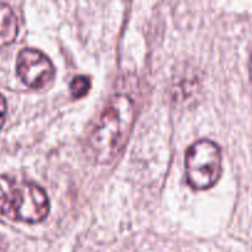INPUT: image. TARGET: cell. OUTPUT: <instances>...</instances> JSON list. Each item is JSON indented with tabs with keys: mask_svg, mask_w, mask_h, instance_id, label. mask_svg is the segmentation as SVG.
<instances>
[{
	"mask_svg": "<svg viewBox=\"0 0 252 252\" xmlns=\"http://www.w3.org/2000/svg\"><path fill=\"white\" fill-rule=\"evenodd\" d=\"M135 122V103L126 94L112 96L89 137L93 157L98 164H110L118 157Z\"/></svg>",
	"mask_w": 252,
	"mask_h": 252,
	"instance_id": "cell-1",
	"label": "cell"
},
{
	"mask_svg": "<svg viewBox=\"0 0 252 252\" xmlns=\"http://www.w3.org/2000/svg\"><path fill=\"white\" fill-rule=\"evenodd\" d=\"M48 213V196L38 185L0 175V214L15 221L39 223Z\"/></svg>",
	"mask_w": 252,
	"mask_h": 252,
	"instance_id": "cell-2",
	"label": "cell"
},
{
	"mask_svg": "<svg viewBox=\"0 0 252 252\" xmlns=\"http://www.w3.org/2000/svg\"><path fill=\"white\" fill-rule=\"evenodd\" d=\"M185 167L189 187L196 191L211 189L221 175L220 148L208 139L192 143L186 152Z\"/></svg>",
	"mask_w": 252,
	"mask_h": 252,
	"instance_id": "cell-3",
	"label": "cell"
},
{
	"mask_svg": "<svg viewBox=\"0 0 252 252\" xmlns=\"http://www.w3.org/2000/svg\"><path fill=\"white\" fill-rule=\"evenodd\" d=\"M17 75L31 89H42L54 78V66L51 59L33 48H25L17 56Z\"/></svg>",
	"mask_w": 252,
	"mask_h": 252,
	"instance_id": "cell-4",
	"label": "cell"
},
{
	"mask_svg": "<svg viewBox=\"0 0 252 252\" xmlns=\"http://www.w3.org/2000/svg\"><path fill=\"white\" fill-rule=\"evenodd\" d=\"M17 31L19 25L12 9L7 4L0 2V47L12 43Z\"/></svg>",
	"mask_w": 252,
	"mask_h": 252,
	"instance_id": "cell-5",
	"label": "cell"
},
{
	"mask_svg": "<svg viewBox=\"0 0 252 252\" xmlns=\"http://www.w3.org/2000/svg\"><path fill=\"white\" fill-rule=\"evenodd\" d=\"M89 89H90V79L85 75L75 76L70 84V93L74 98H80L85 96Z\"/></svg>",
	"mask_w": 252,
	"mask_h": 252,
	"instance_id": "cell-6",
	"label": "cell"
},
{
	"mask_svg": "<svg viewBox=\"0 0 252 252\" xmlns=\"http://www.w3.org/2000/svg\"><path fill=\"white\" fill-rule=\"evenodd\" d=\"M5 116H6V100L0 94V129L5 122Z\"/></svg>",
	"mask_w": 252,
	"mask_h": 252,
	"instance_id": "cell-7",
	"label": "cell"
},
{
	"mask_svg": "<svg viewBox=\"0 0 252 252\" xmlns=\"http://www.w3.org/2000/svg\"><path fill=\"white\" fill-rule=\"evenodd\" d=\"M0 252H6V245L1 236H0Z\"/></svg>",
	"mask_w": 252,
	"mask_h": 252,
	"instance_id": "cell-8",
	"label": "cell"
},
{
	"mask_svg": "<svg viewBox=\"0 0 252 252\" xmlns=\"http://www.w3.org/2000/svg\"><path fill=\"white\" fill-rule=\"evenodd\" d=\"M250 74H251V79H252V58H251V63H250Z\"/></svg>",
	"mask_w": 252,
	"mask_h": 252,
	"instance_id": "cell-9",
	"label": "cell"
}]
</instances>
